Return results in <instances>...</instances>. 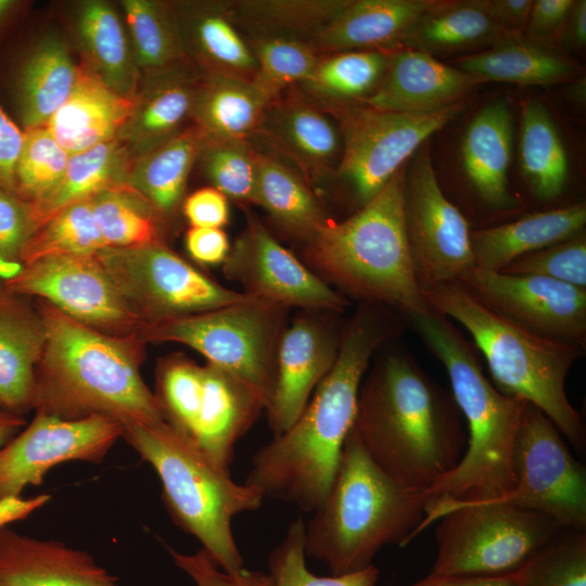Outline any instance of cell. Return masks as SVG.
Masks as SVG:
<instances>
[{
	"label": "cell",
	"instance_id": "obj_1",
	"mask_svg": "<svg viewBox=\"0 0 586 586\" xmlns=\"http://www.w3.org/2000/svg\"><path fill=\"white\" fill-rule=\"evenodd\" d=\"M383 306L364 303L341 335L337 357L297 420L259 448L245 483L264 498L313 513L326 500L353 429L358 392L373 354L402 326Z\"/></svg>",
	"mask_w": 586,
	"mask_h": 586
},
{
	"label": "cell",
	"instance_id": "obj_2",
	"mask_svg": "<svg viewBox=\"0 0 586 586\" xmlns=\"http://www.w3.org/2000/svg\"><path fill=\"white\" fill-rule=\"evenodd\" d=\"M463 418L448 391L406 348L381 355L359 387L353 430L388 475L428 491L467 445Z\"/></svg>",
	"mask_w": 586,
	"mask_h": 586
},
{
	"label": "cell",
	"instance_id": "obj_3",
	"mask_svg": "<svg viewBox=\"0 0 586 586\" xmlns=\"http://www.w3.org/2000/svg\"><path fill=\"white\" fill-rule=\"evenodd\" d=\"M46 344L36 368L34 409L66 420L106 417L124 428L165 421L140 373L145 343L138 333L100 332L39 301Z\"/></svg>",
	"mask_w": 586,
	"mask_h": 586
},
{
	"label": "cell",
	"instance_id": "obj_4",
	"mask_svg": "<svg viewBox=\"0 0 586 586\" xmlns=\"http://www.w3.org/2000/svg\"><path fill=\"white\" fill-rule=\"evenodd\" d=\"M406 318L445 367L469 433L458 464L426 491L428 504L505 496L515 482L514 447L527 402L501 393L486 378L477 348L451 319L431 307Z\"/></svg>",
	"mask_w": 586,
	"mask_h": 586
},
{
	"label": "cell",
	"instance_id": "obj_5",
	"mask_svg": "<svg viewBox=\"0 0 586 586\" xmlns=\"http://www.w3.org/2000/svg\"><path fill=\"white\" fill-rule=\"evenodd\" d=\"M428 500L426 491L383 471L352 429L329 495L305 523V553L331 575L364 570L384 546L409 543Z\"/></svg>",
	"mask_w": 586,
	"mask_h": 586
},
{
	"label": "cell",
	"instance_id": "obj_6",
	"mask_svg": "<svg viewBox=\"0 0 586 586\" xmlns=\"http://www.w3.org/2000/svg\"><path fill=\"white\" fill-rule=\"evenodd\" d=\"M406 167L354 215L318 227L303 241V254L327 283L408 317L430 306L416 279L405 230Z\"/></svg>",
	"mask_w": 586,
	"mask_h": 586
},
{
	"label": "cell",
	"instance_id": "obj_7",
	"mask_svg": "<svg viewBox=\"0 0 586 586\" xmlns=\"http://www.w3.org/2000/svg\"><path fill=\"white\" fill-rule=\"evenodd\" d=\"M422 295L431 308L468 331L501 393L538 408L584 453L585 426L565 391L566 377L584 348L524 329L487 307L459 281L422 291Z\"/></svg>",
	"mask_w": 586,
	"mask_h": 586
},
{
	"label": "cell",
	"instance_id": "obj_8",
	"mask_svg": "<svg viewBox=\"0 0 586 586\" xmlns=\"http://www.w3.org/2000/svg\"><path fill=\"white\" fill-rule=\"evenodd\" d=\"M122 437L155 470L173 521L200 540L219 569L241 571L232 520L258 509L263 493L234 482L166 421L125 426Z\"/></svg>",
	"mask_w": 586,
	"mask_h": 586
},
{
	"label": "cell",
	"instance_id": "obj_9",
	"mask_svg": "<svg viewBox=\"0 0 586 586\" xmlns=\"http://www.w3.org/2000/svg\"><path fill=\"white\" fill-rule=\"evenodd\" d=\"M436 520L435 575L517 573L561 530L547 515L508 504L444 500L428 504L409 542Z\"/></svg>",
	"mask_w": 586,
	"mask_h": 586
},
{
	"label": "cell",
	"instance_id": "obj_10",
	"mask_svg": "<svg viewBox=\"0 0 586 586\" xmlns=\"http://www.w3.org/2000/svg\"><path fill=\"white\" fill-rule=\"evenodd\" d=\"M288 307L249 297L215 310L143 326L139 337L184 344L207 364L231 374L265 405H270L277 353L286 327Z\"/></svg>",
	"mask_w": 586,
	"mask_h": 586
},
{
	"label": "cell",
	"instance_id": "obj_11",
	"mask_svg": "<svg viewBox=\"0 0 586 586\" xmlns=\"http://www.w3.org/2000/svg\"><path fill=\"white\" fill-rule=\"evenodd\" d=\"M316 104L337 127L342 152L334 176L349 186L358 208L374 198L432 135L464 109L462 101L417 115L382 111L362 102Z\"/></svg>",
	"mask_w": 586,
	"mask_h": 586
},
{
	"label": "cell",
	"instance_id": "obj_12",
	"mask_svg": "<svg viewBox=\"0 0 586 586\" xmlns=\"http://www.w3.org/2000/svg\"><path fill=\"white\" fill-rule=\"evenodd\" d=\"M97 258L144 326L215 310L251 297L209 278L164 242L106 246Z\"/></svg>",
	"mask_w": 586,
	"mask_h": 586
},
{
	"label": "cell",
	"instance_id": "obj_13",
	"mask_svg": "<svg viewBox=\"0 0 586 586\" xmlns=\"http://www.w3.org/2000/svg\"><path fill=\"white\" fill-rule=\"evenodd\" d=\"M513 470V488L486 501L542 513L561 530L586 531V469L550 419L528 403L515 441Z\"/></svg>",
	"mask_w": 586,
	"mask_h": 586
},
{
	"label": "cell",
	"instance_id": "obj_14",
	"mask_svg": "<svg viewBox=\"0 0 586 586\" xmlns=\"http://www.w3.org/2000/svg\"><path fill=\"white\" fill-rule=\"evenodd\" d=\"M404 220L421 291L458 281L474 268L472 230L463 214L444 194L428 141L407 163Z\"/></svg>",
	"mask_w": 586,
	"mask_h": 586
},
{
	"label": "cell",
	"instance_id": "obj_15",
	"mask_svg": "<svg viewBox=\"0 0 586 586\" xmlns=\"http://www.w3.org/2000/svg\"><path fill=\"white\" fill-rule=\"evenodd\" d=\"M3 288L36 296L100 332L126 336L144 326L93 256H58L23 266Z\"/></svg>",
	"mask_w": 586,
	"mask_h": 586
},
{
	"label": "cell",
	"instance_id": "obj_16",
	"mask_svg": "<svg viewBox=\"0 0 586 586\" xmlns=\"http://www.w3.org/2000/svg\"><path fill=\"white\" fill-rule=\"evenodd\" d=\"M222 263L224 275L243 293L288 308L340 311L346 296L286 250L251 211Z\"/></svg>",
	"mask_w": 586,
	"mask_h": 586
},
{
	"label": "cell",
	"instance_id": "obj_17",
	"mask_svg": "<svg viewBox=\"0 0 586 586\" xmlns=\"http://www.w3.org/2000/svg\"><path fill=\"white\" fill-rule=\"evenodd\" d=\"M123 433L124 426L106 417L66 420L36 412L30 424L0 448V500L40 485L61 462L102 461Z\"/></svg>",
	"mask_w": 586,
	"mask_h": 586
},
{
	"label": "cell",
	"instance_id": "obj_18",
	"mask_svg": "<svg viewBox=\"0 0 586 586\" xmlns=\"http://www.w3.org/2000/svg\"><path fill=\"white\" fill-rule=\"evenodd\" d=\"M487 307L544 337L586 346V289L472 268L458 280Z\"/></svg>",
	"mask_w": 586,
	"mask_h": 586
},
{
	"label": "cell",
	"instance_id": "obj_19",
	"mask_svg": "<svg viewBox=\"0 0 586 586\" xmlns=\"http://www.w3.org/2000/svg\"><path fill=\"white\" fill-rule=\"evenodd\" d=\"M256 137L291 161L310 187L334 176L342 152L337 127L298 86L267 104Z\"/></svg>",
	"mask_w": 586,
	"mask_h": 586
},
{
	"label": "cell",
	"instance_id": "obj_20",
	"mask_svg": "<svg viewBox=\"0 0 586 586\" xmlns=\"http://www.w3.org/2000/svg\"><path fill=\"white\" fill-rule=\"evenodd\" d=\"M341 335L311 316L298 317L285 327L278 346L273 394L266 410L275 436L297 420L333 367Z\"/></svg>",
	"mask_w": 586,
	"mask_h": 586
},
{
	"label": "cell",
	"instance_id": "obj_21",
	"mask_svg": "<svg viewBox=\"0 0 586 586\" xmlns=\"http://www.w3.org/2000/svg\"><path fill=\"white\" fill-rule=\"evenodd\" d=\"M481 84L480 78L429 53L399 47L388 51L379 87L361 102L387 112L429 114L462 102Z\"/></svg>",
	"mask_w": 586,
	"mask_h": 586
},
{
	"label": "cell",
	"instance_id": "obj_22",
	"mask_svg": "<svg viewBox=\"0 0 586 586\" xmlns=\"http://www.w3.org/2000/svg\"><path fill=\"white\" fill-rule=\"evenodd\" d=\"M183 52L204 75L254 79L256 63L228 1L169 3Z\"/></svg>",
	"mask_w": 586,
	"mask_h": 586
},
{
	"label": "cell",
	"instance_id": "obj_23",
	"mask_svg": "<svg viewBox=\"0 0 586 586\" xmlns=\"http://www.w3.org/2000/svg\"><path fill=\"white\" fill-rule=\"evenodd\" d=\"M263 410L265 405L242 382L206 364L195 419L186 438L216 466L229 471L235 444Z\"/></svg>",
	"mask_w": 586,
	"mask_h": 586
},
{
	"label": "cell",
	"instance_id": "obj_24",
	"mask_svg": "<svg viewBox=\"0 0 586 586\" xmlns=\"http://www.w3.org/2000/svg\"><path fill=\"white\" fill-rule=\"evenodd\" d=\"M46 327L29 297L0 289V409L22 416L34 409L36 368Z\"/></svg>",
	"mask_w": 586,
	"mask_h": 586
},
{
	"label": "cell",
	"instance_id": "obj_25",
	"mask_svg": "<svg viewBox=\"0 0 586 586\" xmlns=\"http://www.w3.org/2000/svg\"><path fill=\"white\" fill-rule=\"evenodd\" d=\"M0 586H120L85 551L0 528Z\"/></svg>",
	"mask_w": 586,
	"mask_h": 586
},
{
	"label": "cell",
	"instance_id": "obj_26",
	"mask_svg": "<svg viewBox=\"0 0 586 586\" xmlns=\"http://www.w3.org/2000/svg\"><path fill=\"white\" fill-rule=\"evenodd\" d=\"M79 67L74 90L44 126L69 155L119 138L136 106V95L119 94Z\"/></svg>",
	"mask_w": 586,
	"mask_h": 586
},
{
	"label": "cell",
	"instance_id": "obj_27",
	"mask_svg": "<svg viewBox=\"0 0 586 586\" xmlns=\"http://www.w3.org/2000/svg\"><path fill=\"white\" fill-rule=\"evenodd\" d=\"M433 0H348L346 5L308 43L318 54L383 50L403 40Z\"/></svg>",
	"mask_w": 586,
	"mask_h": 586
},
{
	"label": "cell",
	"instance_id": "obj_28",
	"mask_svg": "<svg viewBox=\"0 0 586 586\" xmlns=\"http://www.w3.org/2000/svg\"><path fill=\"white\" fill-rule=\"evenodd\" d=\"M513 142V119L505 100L483 106L468 124L461 141L464 174L477 196L496 209L514 205L508 170Z\"/></svg>",
	"mask_w": 586,
	"mask_h": 586
},
{
	"label": "cell",
	"instance_id": "obj_29",
	"mask_svg": "<svg viewBox=\"0 0 586 586\" xmlns=\"http://www.w3.org/2000/svg\"><path fill=\"white\" fill-rule=\"evenodd\" d=\"M584 202L527 214L514 221L471 231L474 267L501 271L514 259L585 231Z\"/></svg>",
	"mask_w": 586,
	"mask_h": 586
},
{
	"label": "cell",
	"instance_id": "obj_30",
	"mask_svg": "<svg viewBox=\"0 0 586 586\" xmlns=\"http://www.w3.org/2000/svg\"><path fill=\"white\" fill-rule=\"evenodd\" d=\"M191 65L148 76L144 89L137 91L135 111L119 136L132 157L180 132L191 120L202 76Z\"/></svg>",
	"mask_w": 586,
	"mask_h": 586
},
{
	"label": "cell",
	"instance_id": "obj_31",
	"mask_svg": "<svg viewBox=\"0 0 586 586\" xmlns=\"http://www.w3.org/2000/svg\"><path fill=\"white\" fill-rule=\"evenodd\" d=\"M79 69L58 37L41 39L25 54L13 79L23 130L46 126L74 90Z\"/></svg>",
	"mask_w": 586,
	"mask_h": 586
},
{
	"label": "cell",
	"instance_id": "obj_32",
	"mask_svg": "<svg viewBox=\"0 0 586 586\" xmlns=\"http://www.w3.org/2000/svg\"><path fill=\"white\" fill-rule=\"evenodd\" d=\"M454 66L483 82L547 86L573 79L578 67L563 54L524 37H506L482 52L458 58Z\"/></svg>",
	"mask_w": 586,
	"mask_h": 586
},
{
	"label": "cell",
	"instance_id": "obj_33",
	"mask_svg": "<svg viewBox=\"0 0 586 586\" xmlns=\"http://www.w3.org/2000/svg\"><path fill=\"white\" fill-rule=\"evenodd\" d=\"M267 104L252 80L202 74L191 122L204 139L252 140Z\"/></svg>",
	"mask_w": 586,
	"mask_h": 586
},
{
	"label": "cell",
	"instance_id": "obj_34",
	"mask_svg": "<svg viewBox=\"0 0 586 586\" xmlns=\"http://www.w3.org/2000/svg\"><path fill=\"white\" fill-rule=\"evenodd\" d=\"M202 143L203 136L191 124L131 160L127 182L149 200L165 221L182 201Z\"/></svg>",
	"mask_w": 586,
	"mask_h": 586
},
{
	"label": "cell",
	"instance_id": "obj_35",
	"mask_svg": "<svg viewBox=\"0 0 586 586\" xmlns=\"http://www.w3.org/2000/svg\"><path fill=\"white\" fill-rule=\"evenodd\" d=\"M508 36L486 12L482 0L436 1L417 20L402 47L434 56L483 44Z\"/></svg>",
	"mask_w": 586,
	"mask_h": 586
},
{
	"label": "cell",
	"instance_id": "obj_36",
	"mask_svg": "<svg viewBox=\"0 0 586 586\" xmlns=\"http://www.w3.org/2000/svg\"><path fill=\"white\" fill-rule=\"evenodd\" d=\"M255 205L291 235L305 241L329 217L309 183L286 162L257 150Z\"/></svg>",
	"mask_w": 586,
	"mask_h": 586
},
{
	"label": "cell",
	"instance_id": "obj_37",
	"mask_svg": "<svg viewBox=\"0 0 586 586\" xmlns=\"http://www.w3.org/2000/svg\"><path fill=\"white\" fill-rule=\"evenodd\" d=\"M131 160L120 138L69 155L55 188L43 199L29 203L36 229L63 208L89 200L110 186L127 182Z\"/></svg>",
	"mask_w": 586,
	"mask_h": 586
},
{
	"label": "cell",
	"instance_id": "obj_38",
	"mask_svg": "<svg viewBox=\"0 0 586 586\" xmlns=\"http://www.w3.org/2000/svg\"><path fill=\"white\" fill-rule=\"evenodd\" d=\"M77 29L87 55L85 67L119 94L136 95L140 73L115 10L103 1L85 3Z\"/></svg>",
	"mask_w": 586,
	"mask_h": 586
},
{
	"label": "cell",
	"instance_id": "obj_39",
	"mask_svg": "<svg viewBox=\"0 0 586 586\" xmlns=\"http://www.w3.org/2000/svg\"><path fill=\"white\" fill-rule=\"evenodd\" d=\"M519 158L524 178L543 201L558 198L568 179L564 144L548 109L536 99L522 109L519 133Z\"/></svg>",
	"mask_w": 586,
	"mask_h": 586
},
{
	"label": "cell",
	"instance_id": "obj_40",
	"mask_svg": "<svg viewBox=\"0 0 586 586\" xmlns=\"http://www.w3.org/2000/svg\"><path fill=\"white\" fill-rule=\"evenodd\" d=\"M348 0H233L231 15L243 35L309 43Z\"/></svg>",
	"mask_w": 586,
	"mask_h": 586
},
{
	"label": "cell",
	"instance_id": "obj_41",
	"mask_svg": "<svg viewBox=\"0 0 586 586\" xmlns=\"http://www.w3.org/2000/svg\"><path fill=\"white\" fill-rule=\"evenodd\" d=\"M388 51L357 50L319 55L311 74L298 85L316 103L361 102L379 87Z\"/></svg>",
	"mask_w": 586,
	"mask_h": 586
},
{
	"label": "cell",
	"instance_id": "obj_42",
	"mask_svg": "<svg viewBox=\"0 0 586 586\" xmlns=\"http://www.w3.org/2000/svg\"><path fill=\"white\" fill-rule=\"evenodd\" d=\"M107 247H129L163 241L165 220L128 182L110 186L89 199Z\"/></svg>",
	"mask_w": 586,
	"mask_h": 586
},
{
	"label": "cell",
	"instance_id": "obj_43",
	"mask_svg": "<svg viewBox=\"0 0 586 586\" xmlns=\"http://www.w3.org/2000/svg\"><path fill=\"white\" fill-rule=\"evenodd\" d=\"M122 7L139 69L152 76L190 63L183 52L169 3L124 0Z\"/></svg>",
	"mask_w": 586,
	"mask_h": 586
},
{
	"label": "cell",
	"instance_id": "obj_44",
	"mask_svg": "<svg viewBox=\"0 0 586 586\" xmlns=\"http://www.w3.org/2000/svg\"><path fill=\"white\" fill-rule=\"evenodd\" d=\"M106 244L94 220L90 201L72 204L40 225L25 243L23 266L58 256H93Z\"/></svg>",
	"mask_w": 586,
	"mask_h": 586
},
{
	"label": "cell",
	"instance_id": "obj_45",
	"mask_svg": "<svg viewBox=\"0 0 586 586\" xmlns=\"http://www.w3.org/2000/svg\"><path fill=\"white\" fill-rule=\"evenodd\" d=\"M254 54L253 82L271 102L301 85L314 71L319 55L306 42L271 36L244 35Z\"/></svg>",
	"mask_w": 586,
	"mask_h": 586
},
{
	"label": "cell",
	"instance_id": "obj_46",
	"mask_svg": "<svg viewBox=\"0 0 586 586\" xmlns=\"http://www.w3.org/2000/svg\"><path fill=\"white\" fill-rule=\"evenodd\" d=\"M198 161L213 187L228 200L255 204L257 149L251 140L203 138Z\"/></svg>",
	"mask_w": 586,
	"mask_h": 586
},
{
	"label": "cell",
	"instance_id": "obj_47",
	"mask_svg": "<svg viewBox=\"0 0 586 586\" xmlns=\"http://www.w3.org/2000/svg\"><path fill=\"white\" fill-rule=\"evenodd\" d=\"M69 154L42 127L23 130L15 166V194L33 203L48 195L62 179Z\"/></svg>",
	"mask_w": 586,
	"mask_h": 586
},
{
	"label": "cell",
	"instance_id": "obj_48",
	"mask_svg": "<svg viewBox=\"0 0 586 586\" xmlns=\"http://www.w3.org/2000/svg\"><path fill=\"white\" fill-rule=\"evenodd\" d=\"M305 559V523L297 519L269 556L272 586H375L378 581L374 565L347 574L317 576L307 569Z\"/></svg>",
	"mask_w": 586,
	"mask_h": 586
},
{
	"label": "cell",
	"instance_id": "obj_49",
	"mask_svg": "<svg viewBox=\"0 0 586 586\" xmlns=\"http://www.w3.org/2000/svg\"><path fill=\"white\" fill-rule=\"evenodd\" d=\"M517 586H586V533L557 535L517 573Z\"/></svg>",
	"mask_w": 586,
	"mask_h": 586
},
{
	"label": "cell",
	"instance_id": "obj_50",
	"mask_svg": "<svg viewBox=\"0 0 586 586\" xmlns=\"http://www.w3.org/2000/svg\"><path fill=\"white\" fill-rule=\"evenodd\" d=\"M499 272L546 277L586 289L585 231L565 241L523 255Z\"/></svg>",
	"mask_w": 586,
	"mask_h": 586
},
{
	"label": "cell",
	"instance_id": "obj_51",
	"mask_svg": "<svg viewBox=\"0 0 586 586\" xmlns=\"http://www.w3.org/2000/svg\"><path fill=\"white\" fill-rule=\"evenodd\" d=\"M175 564L186 572L196 586H272L268 574L244 568L235 573L219 569L208 553L201 548L186 555L169 549Z\"/></svg>",
	"mask_w": 586,
	"mask_h": 586
},
{
	"label": "cell",
	"instance_id": "obj_52",
	"mask_svg": "<svg viewBox=\"0 0 586 586\" xmlns=\"http://www.w3.org/2000/svg\"><path fill=\"white\" fill-rule=\"evenodd\" d=\"M35 230L29 203L0 189V258L21 264L22 249Z\"/></svg>",
	"mask_w": 586,
	"mask_h": 586
},
{
	"label": "cell",
	"instance_id": "obj_53",
	"mask_svg": "<svg viewBox=\"0 0 586 586\" xmlns=\"http://www.w3.org/2000/svg\"><path fill=\"white\" fill-rule=\"evenodd\" d=\"M574 0H536L530 12L523 37L547 47L561 39Z\"/></svg>",
	"mask_w": 586,
	"mask_h": 586
},
{
	"label": "cell",
	"instance_id": "obj_54",
	"mask_svg": "<svg viewBox=\"0 0 586 586\" xmlns=\"http://www.w3.org/2000/svg\"><path fill=\"white\" fill-rule=\"evenodd\" d=\"M182 212L191 227L222 228L229 220V200L214 187L202 188L186 198Z\"/></svg>",
	"mask_w": 586,
	"mask_h": 586
},
{
	"label": "cell",
	"instance_id": "obj_55",
	"mask_svg": "<svg viewBox=\"0 0 586 586\" xmlns=\"http://www.w3.org/2000/svg\"><path fill=\"white\" fill-rule=\"evenodd\" d=\"M189 255L203 265L222 264L230 251V243L221 228L191 227L184 238Z\"/></svg>",
	"mask_w": 586,
	"mask_h": 586
},
{
	"label": "cell",
	"instance_id": "obj_56",
	"mask_svg": "<svg viewBox=\"0 0 586 586\" xmlns=\"http://www.w3.org/2000/svg\"><path fill=\"white\" fill-rule=\"evenodd\" d=\"M22 143L23 129L10 117L0 103V189L14 194L15 166Z\"/></svg>",
	"mask_w": 586,
	"mask_h": 586
},
{
	"label": "cell",
	"instance_id": "obj_57",
	"mask_svg": "<svg viewBox=\"0 0 586 586\" xmlns=\"http://www.w3.org/2000/svg\"><path fill=\"white\" fill-rule=\"evenodd\" d=\"M494 22L510 37H523L533 0H482Z\"/></svg>",
	"mask_w": 586,
	"mask_h": 586
},
{
	"label": "cell",
	"instance_id": "obj_58",
	"mask_svg": "<svg viewBox=\"0 0 586 586\" xmlns=\"http://www.w3.org/2000/svg\"><path fill=\"white\" fill-rule=\"evenodd\" d=\"M409 586H517V574L502 576H451L429 574Z\"/></svg>",
	"mask_w": 586,
	"mask_h": 586
},
{
	"label": "cell",
	"instance_id": "obj_59",
	"mask_svg": "<svg viewBox=\"0 0 586 586\" xmlns=\"http://www.w3.org/2000/svg\"><path fill=\"white\" fill-rule=\"evenodd\" d=\"M50 500V495L42 494L24 499L7 497L0 500V528L9 523L25 519Z\"/></svg>",
	"mask_w": 586,
	"mask_h": 586
},
{
	"label": "cell",
	"instance_id": "obj_60",
	"mask_svg": "<svg viewBox=\"0 0 586 586\" xmlns=\"http://www.w3.org/2000/svg\"><path fill=\"white\" fill-rule=\"evenodd\" d=\"M561 41L570 49H583L586 44V1L574 0L569 12Z\"/></svg>",
	"mask_w": 586,
	"mask_h": 586
},
{
	"label": "cell",
	"instance_id": "obj_61",
	"mask_svg": "<svg viewBox=\"0 0 586 586\" xmlns=\"http://www.w3.org/2000/svg\"><path fill=\"white\" fill-rule=\"evenodd\" d=\"M25 424L24 417L0 409V448L20 433Z\"/></svg>",
	"mask_w": 586,
	"mask_h": 586
},
{
	"label": "cell",
	"instance_id": "obj_62",
	"mask_svg": "<svg viewBox=\"0 0 586 586\" xmlns=\"http://www.w3.org/2000/svg\"><path fill=\"white\" fill-rule=\"evenodd\" d=\"M24 3L17 0H0V38L23 12Z\"/></svg>",
	"mask_w": 586,
	"mask_h": 586
},
{
	"label": "cell",
	"instance_id": "obj_63",
	"mask_svg": "<svg viewBox=\"0 0 586 586\" xmlns=\"http://www.w3.org/2000/svg\"><path fill=\"white\" fill-rule=\"evenodd\" d=\"M23 268L22 264L8 263L0 258V289L4 281L16 276Z\"/></svg>",
	"mask_w": 586,
	"mask_h": 586
}]
</instances>
